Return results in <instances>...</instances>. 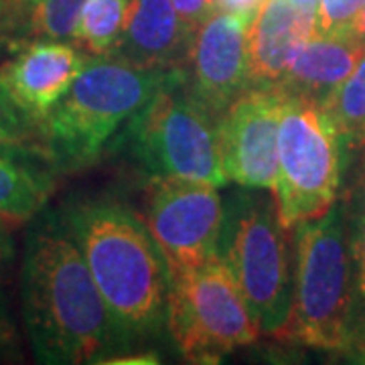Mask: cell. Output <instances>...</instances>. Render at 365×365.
I'll list each match as a JSON object with an SVG mask.
<instances>
[{
	"mask_svg": "<svg viewBox=\"0 0 365 365\" xmlns=\"http://www.w3.org/2000/svg\"><path fill=\"white\" fill-rule=\"evenodd\" d=\"M347 355L353 357V361H357V364H365V345L357 347V349H353V351H349Z\"/></svg>",
	"mask_w": 365,
	"mask_h": 365,
	"instance_id": "obj_30",
	"label": "cell"
},
{
	"mask_svg": "<svg viewBox=\"0 0 365 365\" xmlns=\"http://www.w3.org/2000/svg\"><path fill=\"white\" fill-rule=\"evenodd\" d=\"M317 11L297 0H264L248 31L250 83L272 86L314 35Z\"/></svg>",
	"mask_w": 365,
	"mask_h": 365,
	"instance_id": "obj_14",
	"label": "cell"
},
{
	"mask_svg": "<svg viewBox=\"0 0 365 365\" xmlns=\"http://www.w3.org/2000/svg\"><path fill=\"white\" fill-rule=\"evenodd\" d=\"M225 209L217 185L181 177H153L146 225L170 274L191 270L220 254Z\"/></svg>",
	"mask_w": 365,
	"mask_h": 365,
	"instance_id": "obj_9",
	"label": "cell"
},
{
	"mask_svg": "<svg viewBox=\"0 0 365 365\" xmlns=\"http://www.w3.org/2000/svg\"><path fill=\"white\" fill-rule=\"evenodd\" d=\"M88 0H26V29L35 39H73Z\"/></svg>",
	"mask_w": 365,
	"mask_h": 365,
	"instance_id": "obj_19",
	"label": "cell"
},
{
	"mask_svg": "<svg viewBox=\"0 0 365 365\" xmlns=\"http://www.w3.org/2000/svg\"><path fill=\"white\" fill-rule=\"evenodd\" d=\"M128 0H88L73 33V43L88 55H112L116 47Z\"/></svg>",
	"mask_w": 365,
	"mask_h": 365,
	"instance_id": "obj_17",
	"label": "cell"
},
{
	"mask_svg": "<svg viewBox=\"0 0 365 365\" xmlns=\"http://www.w3.org/2000/svg\"><path fill=\"white\" fill-rule=\"evenodd\" d=\"M294 294L280 341L347 351L357 313V287L347 240L345 201L294 227Z\"/></svg>",
	"mask_w": 365,
	"mask_h": 365,
	"instance_id": "obj_4",
	"label": "cell"
},
{
	"mask_svg": "<svg viewBox=\"0 0 365 365\" xmlns=\"http://www.w3.org/2000/svg\"><path fill=\"white\" fill-rule=\"evenodd\" d=\"M250 19L215 11L193 35L185 69L187 88L211 114L225 108L250 86Z\"/></svg>",
	"mask_w": 365,
	"mask_h": 365,
	"instance_id": "obj_11",
	"label": "cell"
},
{
	"mask_svg": "<svg viewBox=\"0 0 365 365\" xmlns=\"http://www.w3.org/2000/svg\"><path fill=\"white\" fill-rule=\"evenodd\" d=\"M220 118L187 88L185 69H170L153 100L130 120L134 157L153 177L223 185Z\"/></svg>",
	"mask_w": 365,
	"mask_h": 365,
	"instance_id": "obj_6",
	"label": "cell"
},
{
	"mask_svg": "<svg viewBox=\"0 0 365 365\" xmlns=\"http://www.w3.org/2000/svg\"><path fill=\"white\" fill-rule=\"evenodd\" d=\"M167 327L177 349L193 364H220L262 333L220 254L197 268L170 274Z\"/></svg>",
	"mask_w": 365,
	"mask_h": 365,
	"instance_id": "obj_8",
	"label": "cell"
},
{
	"mask_svg": "<svg viewBox=\"0 0 365 365\" xmlns=\"http://www.w3.org/2000/svg\"><path fill=\"white\" fill-rule=\"evenodd\" d=\"M264 0H217V11H227V13L240 14L246 19H254L260 4Z\"/></svg>",
	"mask_w": 365,
	"mask_h": 365,
	"instance_id": "obj_25",
	"label": "cell"
},
{
	"mask_svg": "<svg viewBox=\"0 0 365 365\" xmlns=\"http://www.w3.org/2000/svg\"><path fill=\"white\" fill-rule=\"evenodd\" d=\"M345 215H347V240L351 250L355 287L359 300H365V160L351 193L345 199Z\"/></svg>",
	"mask_w": 365,
	"mask_h": 365,
	"instance_id": "obj_20",
	"label": "cell"
},
{
	"mask_svg": "<svg viewBox=\"0 0 365 365\" xmlns=\"http://www.w3.org/2000/svg\"><path fill=\"white\" fill-rule=\"evenodd\" d=\"M88 59L76 43L35 39L23 45L4 66H0V83L26 116L41 126L78 78Z\"/></svg>",
	"mask_w": 365,
	"mask_h": 365,
	"instance_id": "obj_12",
	"label": "cell"
},
{
	"mask_svg": "<svg viewBox=\"0 0 365 365\" xmlns=\"http://www.w3.org/2000/svg\"><path fill=\"white\" fill-rule=\"evenodd\" d=\"M9 260H11V242L6 237V232H0V349H11L16 343V333L4 294V268Z\"/></svg>",
	"mask_w": 365,
	"mask_h": 365,
	"instance_id": "obj_23",
	"label": "cell"
},
{
	"mask_svg": "<svg viewBox=\"0 0 365 365\" xmlns=\"http://www.w3.org/2000/svg\"><path fill=\"white\" fill-rule=\"evenodd\" d=\"M169 71L114 55H88L71 88L41 122L43 153L55 173L91 165L112 136L153 100Z\"/></svg>",
	"mask_w": 365,
	"mask_h": 365,
	"instance_id": "obj_3",
	"label": "cell"
},
{
	"mask_svg": "<svg viewBox=\"0 0 365 365\" xmlns=\"http://www.w3.org/2000/svg\"><path fill=\"white\" fill-rule=\"evenodd\" d=\"M193 35L182 25L173 0H128L112 55L150 69H179L185 67Z\"/></svg>",
	"mask_w": 365,
	"mask_h": 365,
	"instance_id": "obj_13",
	"label": "cell"
},
{
	"mask_svg": "<svg viewBox=\"0 0 365 365\" xmlns=\"http://www.w3.org/2000/svg\"><path fill=\"white\" fill-rule=\"evenodd\" d=\"M102 364H114V365H153L158 364L157 355L155 353H146V355H126L124 359L120 357H112L110 359H104Z\"/></svg>",
	"mask_w": 365,
	"mask_h": 365,
	"instance_id": "obj_27",
	"label": "cell"
},
{
	"mask_svg": "<svg viewBox=\"0 0 365 365\" xmlns=\"http://www.w3.org/2000/svg\"><path fill=\"white\" fill-rule=\"evenodd\" d=\"M0 144L43 150L41 126L14 104V100L2 88V83H0Z\"/></svg>",
	"mask_w": 365,
	"mask_h": 365,
	"instance_id": "obj_21",
	"label": "cell"
},
{
	"mask_svg": "<svg viewBox=\"0 0 365 365\" xmlns=\"http://www.w3.org/2000/svg\"><path fill=\"white\" fill-rule=\"evenodd\" d=\"M173 6L182 25L195 33L199 25L217 11V0H173Z\"/></svg>",
	"mask_w": 365,
	"mask_h": 365,
	"instance_id": "obj_24",
	"label": "cell"
},
{
	"mask_svg": "<svg viewBox=\"0 0 365 365\" xmlns=\"http://www.w3.org/2000/svg\"><path fill=\"white\" fill-rule=\"evenodd\" d=\"M61 220L126 341L158 333L167 323L169 268L148 225L114 201L73 203Z\"/></svg>",
	"mask_w": 365,
	"mask_h": 365,
	"instance_id": "obj_2",
	"label": "cell"
},
{
	"mask_svg": "<svg viewBox=\"0 0 365 365\" xmlns=\"http://www.w3.org/2000/svg\"><path fill=\"white\" fill-rule=\"evenodd\" d=\"M290 232L280 223L274 197L240 193L225 213L220 256L262 333L282 337L294 294Z\"/></svg>",
	"mask_w": 365,
	"mask_h": 365,
	"instance_id": "obj_5",
	"label": "cell"
},
{
	"mask_svg": "<svg viewBox=\"0 0 365 365\" xmlns=\"http://www.w3.org/2000/svg\"><path fill=\"white\" fill-rule=\"evenodd\" d=\"M282 100V91L274 83H250L225 108L220 116L217 136L227 181L248 189H274Z\"/></svg>",
	"mask_w": 365,
	"mask_h": 365,
	"instance_id": "obj_10",
	"label": "cell"
},
{
	"mask_svg": "<svg viewBox=\"0 0 365 365\" xmlns=\"http://www.w3.org/2000/svg\"><path fill=\"white\" fill-rule=\"evenodd\" d=\"M21 300L39 364H102L128 343L63 220L45 217L26 237Z\"/></svg>",
	"mask_w": 365,
	"mask_h": 365,
	"instance_id": "obj_1",
	"label": "cell"
},
{
	"mask_svg": "<svg viewBox=\"0 0 365 365\" xmlns=\"http://www.w3.org/2000/svg\"><path fill=\"white\" fill-rule=\"evenodd\" d=\"M361 345H365V300H361V307H357L355 321H353L351 343H349V349L345 353L353 351V349H357Z\"/></svg>",
	"mask_w": 365,
	"mask_h": 365,
	"instance_id": "obj_26",
	"label": "cell"
},
{
	"mask_svg": "<svg viewBox=\"0 0 365 365\" xmlns=\"http://www.w3.org/2000/svg\"><path fill=\"white\" fill-rule=\"evenodd\" d=\"M347 33H351L355 39H359L365 45V6L364 11L357 14V19L353 21L351 29H349Z\"/></svg>",
	"mask_w": 365,
	"mask_h": 365,
	"instance_id": "obj_29",
	"label": "cell"
},
{
	"mask_svg": "<svg viewBox=\"0 0 365 365\" xmlns=\"http://www.w3.org/2000/svg\"><path fill=\"white\" fill-rule=\"evenodd\" d=\"M11 2L13 0H0V41L11 25Z\"/></svg>",
	"mask_w": 365,
	"mask_h": 365,
	"instance_id": "obj_28",
	"label": "cell"
},
{
	"mask_svg": "<svg viewBox=\"0 0 365 365\" xmlns=\"http://www.w3.org/2000/svg\"><path fill=\"white\" fill-rule=\"evenodd\" d=\"M323 108L339 130L343 144L361 143L365 132V55Z\"/></svg>",
	"mask_w": 365,
	"mask_h": 365,
	"instance_id": "obj_18",
	"label": "cell"
},
{
	"mask_svg": "<svg viewBox=\"0 0 365 365\" xmlns=\"http://www.w3.org/2000/svg\"><path fill=\"white\" fill-rule=\"evenodd\" d=\"M364 55L365 45L351 33L329 37L313 35L274 86L288 98L323 106L329 96L349 78Z\"/></svg>",
	"mask_w": 365,
	"mask_h": 365,
	"instance_id": "obj_15",
	"label": "cell"
},
{
	"mask_svg": "<svg viewBox=\"0 0 365 365\" xmlns=\"http://www.w3.org/2000/svg\"><path fill=\"white\" fill-rule=\"evenodd\" d=\"M365 0H319L314 35H341L351 29L357 14L364 11Z\"/></svg>",
	"mask_w": 365,
	"mask_h": 365,
	"instance_id": "obj_22",
	"label": "cell"
},
{
	"mask_svg": "<svg viewBox=\"0 0 365 365\" xmlns=\"http://www.w3.org/2000/svg\"><path fill=\"white\" fill-rule=\"evenodd\" d=\"M341 148L339 130L323 106L284 96L278 128V173L272 189L284 227L294 230L337 203Z\"/></svg>",
	"mask_w": 365,
	"mask_h": 365,
	"instance_id": "obj_7",
	"label": "cell"
},
{
	"mask_svg": "<svg viewBox=\"0 0 365 365\" xmlns=\"http://www.w3.org/2000/svg\"><path fill=\"white\" fill-rule=\"evenodd\" d=\"M55 169L39 148L0 144V232L31 222L55 189Z\"/></svg>",
	"mask_w": 365,
	"mask_h": 365,
	"instance_id": "obj_16",
	"label": "cell"
},
{
	"mask_svg": "<svg viewBox=\"0 0 365 365\" xmlns=\"http://www.w3.org/2000/svg\"><path fill=\"white\" fill-rule=\"evenodd\" d=\"M359 146L364 148V155H365V132H364V136H361V143H359Z\"/></svg>",
	"mask_w": 365,
	"mask_h": 365,
	"instance_id": "obj_31",
	"label": "cell"
}]
</instances>
